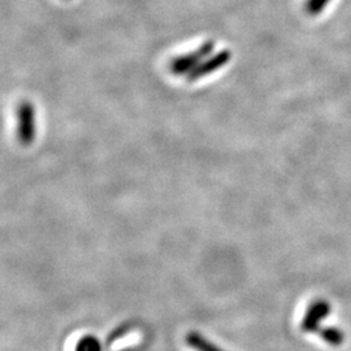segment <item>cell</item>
Masks as SVG:
<instances>
[{"label": "cell", "instance_id": "obj_1", "mask_svg": "<svg viewBox=\"0 0 351 351\" xmlns=\"http://www.w3.org/2000/svg\"><path fill=\"white\" fill-rule=\"evenodd\" d=\"M213 50H215L213 40H206L197 50L175 58L169 64V69L175 75H186L194 68H197L206 58H208L211 53H213Z\"/></svg>", "mask_w": 351, "mask_h": 351}, {"label": "cell", "instance_id": "obj_2", "mask_svg": "<svg viewBox=\"0 0 351 351\" xmlns=\"http://www.w3.org/2000/svg\"><path fill=\"white\" fill-rule=\"evenodd\" d=\"M17 138L24 145L29 146L34 142L37 133L36 124V108L29 101H20L17 107Z\"/></svg>", "mask_w": 351, "mask_h": 351}, {"label": "cell", "instance_id": "obj_3", "mask_svg": "<svg viewBox=\"0 0 351 351\" xmlns=\"http://www.w3.org/2000/svg\"><path fill=\"white\" fill-rule=\"evenodd\" d=\"M230 60H232V51L230 50L213 52L208 58H206L197 68H194L190 73L186 75V80L189 82H194V81L202 80L207 75H213L216 71H220Z\"/></svg>", "mask_w": 351, "mask_h": 351}, {"label": "cell", "instance_id": "obj_4", "mask_svg": "<svg viewBox=\"0 0 351 351\" xmlns=\"http://www.w3.org/2000/svg\"><path fill=\"white\" fill-rule=\"evenodd\" d=\"M330 314V304L326 300H317L308 307L301 323V329L306 333H314L320 329V323Z\"/></svg>", "mask_w": 351, "mask_h": 351}, {"label": "cell", "instance_id": "obj_5", "mask_svg": "<svg viewBox=\"0 0 351 351\" xmlns=\"http://www.w3.org/2000/svg\"><path fill=\"white\" fill-rule=\"evenodd\" d=\"M186 343L195 351H224L211 341L204 339L198 332H190L186 336Z\"/></svg>", "mask_w": 351, "mask_h": 351}, {"label": "cell", "instance_id": "obj_6", "mask_svg": "<svg viewBox=\"0 0 351 351\" xmlns=\"http://www.w3.org/2000/svg\"><path fill=\"white\" fill-rule=\"evenodd\" d=\"M319 335H320L322 339L326 341L328 345L335 346V348H339L345 341V333L336 326L322 328V329H319Z\"/></svg>", "mask_w": 351, "mask_h": 351}, {"label": "cell", "instance_id": "obj_7", "mask_svg": "<svg viewBox=\"0 0 351 351\" xmlns=\"http://www.w3.org/2000/svg\"><path fill=\"white\" fill-rule=\"evenodd\" d=\"M75 351H101V342L93 336H86L78 341Z\"/></svg>", "mask_w": 351, "mask_h": 351}, {"label": "cell", "instance_id": "obj_8", "mask_svg": "<svg viewBox=\"0 0 351 351\" xmlns=\"http://www.w3.org/2000/svg\"><path fill=\"white\" fill-rule=\"evenodd\" d=\"M329 0H308L307 1V11L310 14H319L324 10Z\"/></svg>", "mask_w": 351, "mask_h": 351}, {"label": "cell", "instance_id": "obj_9", "mask_svg": "<svg viewBox=\"0 0 351 351\" xmlns=\"http://www.w3.org/2000/svg\"><path fill=\"white\" fill-rule=\"evenodd\" d=\"M129 329H130V326H129V324H123V326H119L117 329H114L112 333L108 336V341H107V342H108V345H111L113 341H116V339H119L120 337L125 336Z\"/></svg>", "mask_w": 351, "mask_h": 351}]
</instances>
